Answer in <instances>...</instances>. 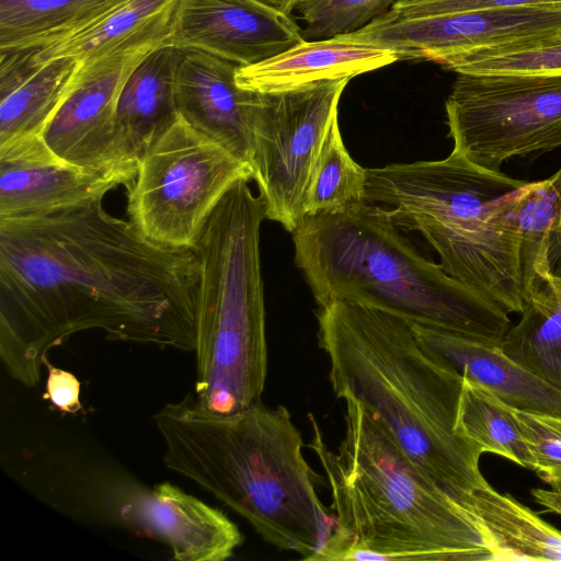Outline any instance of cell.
<instances>
[{
    "mask_svg": "<svg viewBox=\"0 0 561 561\" xmlns=\"http://www.w3.org/2000/svg\"><path fill=\"white\" fill-rule=\"evenodd\" d=\"M102 201L0 219V359L26 387L51 347L85 330L195 351L194 250L153 242Z\"/></svg>",
    "mask_w": 561,
    "mask_h": 561,
    "instance_id": "1",
    "label": "cell"
},
{
    "mask_svg": "<svg viewBox=\"0 0 561 561\" xmlns=\"http://www.w3.org/2000/svg\"><path fill=\"white\" fill-rule=\"evenodd\" d=\"M152 420L168 469L211 493L267 543L316 561L334 517L317 493L319 477L286 407L259 401L215 414L187 394L164 404Z\"/></svg>",
    "mask_w": 561,
    "mask_h": 561,
    "instance_id": "2",
    "label": "cell"
},
{
    "mask_svg": "<svg viewBox=\"0 0 561 561\" xmlns=\"http://www.w3.org/2000/svg\"><path fill=\"white\" fill-rule=\"evenodd\" d=\"M316 317L337 399L360 402L458 504L486 481L482 453L454 430L463 377L425 350L407 320L347 300L318 307Z\"/></svg>",
    "mask_w": 561,
    "mask_h": 561,
    "instance_id": "3",
    "label": "cell"
},
{
    "mask_svg": "<svg viewBox=\"0 0 561 561\" xmlns=\"http://www.w3.org/2000/svg\"><path fill=\"white\" fill-rule=\"evenodd\" d=\"M343 437L329 448L308 413V444L328 479L333 531L316 561L493 560L472 517L357 400L343 399Z\"/></svg>",
    "mask_w": 561,
    "mask_h": 561,
    "instance_id": "4",
    "label": "cell"
},
{
    "mask_svg": "<svg viewBox=\"0 0 561 561\" xmlns=\"http://www.w3.org/2000/svg\"><path fill=\"white\" fill-rule=\"evenodd\" d=\"M291 233L295 264L318 307L359 302L491 343L511 327L506 311L421 255L375 204L305 215Z\"/></svg>",
    "mask_w": 561,
    "mask_h": 561,
    "instance_id": "5",
    "label": "cell"
},
{
    "mask_svg": "<svg viewBox=\"0 0 561 561\" xmlns=\"http://www.w3.org/2000/svg\"><path fill=\"white\" fill-rule=\"evenodd\" d=\"M527 184L451 150L440 160L366 169L365 202L396 227L420 232L448 275L522 313L517 208Z\"/></svg>",
    "mask_w": 561,
    "mask_h": 561,
    "instance_id": "6",
    "label": "cell"
},
{
    "mask_svg": "<svg viewBox=\"0 0 561 561\" xmlns=\"http://www.w3.org/2000/svg\"><path fill=\"white\" fill-rule=\"evenodd\" d=\"M238 180L208 216L194 245L199 266L194 399L232 414L261 401L267 340L260 231L266 209Z\"/></svg>",
    "mask_w": 561,
    "mask_h": 561,
    "instance_id": "7",
    "label": "cell"
},
{
    "mask_svg": "<svg viewBox=\"0 0 561 561\" xmlns=\"http://www.w3.org/2000/svg\"><path fill=\"white\" fill-rule=\"evenodd\" d=\"M32 465L28 481L53 507L160 541L175 560L224 561L243 541L224 512L169 482L150 488L81 454H50Z\"/></svg>",
    "mask_w": 561,
    "mask_h": 561,
    "instance_id": "8",
    "label": "cell"
},
{
    "mask_svg": "<svg viewBox=\"0 0 561 561\" xmlns=\"http://www.w3.org/2000/svg\"><path fill=\"white\" fill-rule=\"evenodd\" d=\"M251 168L183 117L137 159L127 191V215L148 239L174 249H194L208 216Z\"/></svg>",
    "mask_w": 561,
    "mask_h": 561,
    "instance_id": "9",
    "label": "cell"
},
{
    "mask_svg": "<svg viewBox=\"0 0 561 561\" xmlns=\"http://www.w3.org/2000/svg\"><path fill=\"white\" fill-rule=\"evenodd\" d=\"M445 110L453 150L486 170L561 148V75L458 73Z\"/></svg>",
    "mask_w": 561,
    "mask_h": 561,
    "instance_id": "10",
    "label": "cell"
},
{
    "mask_svg": "<svg viewBox=\"0 0 561 561\" xmlns=\"http://www.w3.org/2000/svg\"><path fill=\"white\" fill-rule=\"evenodd\" d=\"M351 79L273 92L251 91L252 180L266 219L293 232L305 216L312 167Z\"/></svg>",
    "mask_w": 561,
    "mask_h": 561,
    "instance_id": "11",
    "label": "cell"
},
{
    "mask_svg": "<svg viewBox=\"0 0 561 561\" xmlns=\"http://www.w3.org/2000/svg\"><path fill=\"white\" fill-rule=\"evenodd\" d=\"M171 16L81 61L70 90L41 134L59 158L93 170L137 167L117 123V102L135 67L168 43Z\"/></svg>",
    "mask_w": 561,
    "mask_h": 561,
    "instance_id": "12",
    "label": "cell"
},
{
    "mask_svg": "<svg viewBox=\"0 0 561 561\" xmlns=\"http://www.w3.org/2000/svg\"><path fill=\"white\" fill-rule=\"evenodd\" d=\"M343 38L394 51L399 59H440L483 49L561 41V7L523 5L435 15L386 12Z\"/></svg>",
    "mask_w": 561,
    "mask_h": 561,
    "instance_id": "13",
    "label": "cell"
},
{
    "mask_svg": "<svg viewBox=\"0 0 561 561\" xmlns=\"http://www.w3.org/2000/svg\"><path fill=\"white\" fill-rule=\"evenodd\" d=\"M137 167L93 170L59 158L42 135L0 144V219L46 214L83 205L124 185Z\"/></svg>",
    "mask_w": 561,
    "mask_h": 561,
    "instance_id": "14",
    "label": "cell"
},
{
    "mask_svg": "<svg viewBox=\"0 0 561 561\" xmlns=\"http://www.w3.org/2000/svg\"><path fill=\"white\" fill-rule=\"evenodd\" d=\"M304 41L290 14L260 0H179L168 43L251 66Z\"/></svg>",
    "mask_w": 561,
    "mask_h": 561,
    "instance_id": "15",
    "label": "cell"
},
{
    "mask_svg": "<svg viewBox=\"0 0 561 561\" xmlns=\"http://www.w3.org/2000/svg\"><path fill=\"white\" fill-rule=\"evenodd\" d=\"M238 67L204 50L179 48L175 102L181 117L251 168V91L237 84Z\"/></svg>",
    "mask_w": 561,
    "mask_h": 561,
    "instance_id": "16",
    "label": "cell"
},
{
    "mask_svg": "<svg viewBox=\"0 0 561 561\" xmlns=\"http://www.w3.org/2000/svg\"><path fill=\"white\" fill-rule=\"evenodd\" d=\"M409 324L425 350L513 408L561 416V389L511 359L499 343L420 323Z\"/></svg>",
    "mask_w": 561,
    "mask_h": 561,
    "instance_id": "17",
    "label": "cell"
},
{
    "mask_svg": "<svg viewBox=\"0 0 561 561\" xmlns=\"http://www.w3.org/2000/svg\"><path fill=\"white\" fill-rule=\"evenodd\" d=\"M39 50L0 49V144L41 135L79 71L71 57L38 61Z\"/></svg>",
    "mask_w": 561,
    "mask_h": 561,
    "instance_id": "18",
    "label": "cell"
},
{
    "mask_svg": "<svg viewBox=\"0 0 561 561\" xmlns=\"http://www.w3.org/2000/svg\"><path fill=\"white\" fill-rule=\"evenodd\" d=\"M397 60L398 55L390 49L336 36L304 41L261 62L239 66L236 81L249 91H282L324 80L352 79Z\"/></svg>",
    "mask_w": 561,
    "mask_h": 561,
    "instance_id": "19",
    "label": "cell"
},
{
    "mask_svg": "<svg viewBox=\"0 0 561 561\" xmlns=\"http://www.w3.org/2000/svg\"><path fill=\"white\" fill-rule=\"evenodd\" d=\"M179 48L165 43L135 67L121 91L116 117L129 156L142 151L179 117L175 69Z\"/></svg>",
    "mask_w": 561,
    "mask_h": 561,
    "instance_id": "20",
    "label": "cell"
},
{
    "mask_svg": "<svg viewBox=\"0 0 561 561\" xmlns=\"http://www.w3.org/2000/svg\"><path fill=\"white\" fill-rule=\"evenodd\" d=\"M459 505L479 526L493 560L561 561V531L488 481L466 493Z\"/></svg>",
    "mask_w": 561,
    "mask_h": 561,
    "instance_id": "21",
    "label": "cell"
},
{
    "mask_svg": "<svg viewBox=\"0 0 561 561\" xmlns=\"http://www.w3.org/2000/svg\"><path fill=\"white\" fill-rule=\"evenodd\" d=\"M127 0H0V49L46 48L89 28Z\"/></svg>",
    "mask_w": 561,
    "mask_h": 561,
    "instance_id": "22",
    "label": "cell"
},
{
    "mask_svg": "<svg viewBox=\"0 0 561 561\" xmlns=\"http://www.w3.org/2000/svg\"><path fill=\"white\" fill-rule=\"evenodd\" d=\"M518 365L561 389V276L549 278L526 301L520 320L499 342Z\"/></svg>",
    "mask_w": 561,
    "mask_h": 561,
    "instance_id": "23",
    "label": "cell"
},
{
    "mask_svg": "<svg viewBox=\"0 0 561 561\" xmlns=\"http://www.w3.org/2000/svg\"><path fill=\"white\" fill-rule=\"evenodd\" d=\"M455 433L483 453L530 469L531 461L513 408L485 387L463 377Z\"/></svg>",
    "mask_w": 561,
    "mask_h": 561,
    "instance_id": "24",
    "label": "cell"
},
{
    "mask_svg": "<svg viewBox=\"0 0 561 561\" xmlns=\"http://www.w3.org/2000/svg\"><path fill=\"white\" fill-rule=\"evenodd\" d=\"M525 305L552 272V238L561 225V198L552 179L528 183L517 208Z\"/></svg>",
    "mask_w": 561,
    "mask_h": 561,
    "instance_id": "25",
    "label": "cell"
},
{
    "mask_svg": "<svg viewBox=\"0 0 561 561\" xmlns=\"http://www.w3.org/2000/svg\"><path fill=\"white\" fill-rule=\"evenodd\" d=\"M365 181L366 169L350 156L336 114L329 125L308 180L305 215L341 213L365 203Z\"/></svg>",
    "mask_w": 561,
    "mask_h": 561,
    "instance_id": "26",
    "label": "cell"
},
{
    "mask_svg": "<svg viewBox=\"0 0 561 561\" xmlns=\"http://www.w3.org/2000/svg\"><path fill=\"white\" fill-rule=\"evenodd\" d=\"M179 0H127L83 32L37 53V60L71 57L84 61L172 15Z\"/></svg>",
    "mask_w": 561,
    "mask_h": 561,
    "instance_id": "27",
    "label": "cell"
},
{
    "mask_svg": "<svg viewBox=\"0 0 561 561\" xmlns=\"http://www.w3.org/2000/svg\"><path fill=\"white\" fill-rule=\"evenodd\" d=\"M437 64L463 75H561V41L474 50Z\"/></svg>",
    "mask_w": 561,
    "mask_h": 561,
    "instance_id": "28",
    "label": "cell"
},
{
    "mask_svg": "<svg viewBox=\"0 0 561 561\" xmlns=\"http://www.w3.org/2000/svg\"><path fill=\"white\" fill-rule=\"evenodd\" d=\"M397 0H301L295 11L306 41L354 33L390 10ZM293 10V11H294Z\"/></svg>",
    "mask_w": 561,
    "mask_h": 561,
    "instance_id": "29",
    "label": "cell"
},
{
    "mask_svg": "<svg viewBox=\"0 0 561 561\" xmlns=\"http://www.w3.org/2000/svg\"><path fill=\"white\" fill-rule=\"evenodd\" d=\"M531 470L553 490H561V416L517 410Z\"/></svg>",
    "mask_w": 561,
    "mask_h": 561,
    "instance_id": "30",
    "label": "cell"
},
{
    "mask_svg": "<svg viewBox=\"0 0 561 561\" xmlns=\"http://www.w3.org/2000/svg\"><path fill=\"white\" fill-rule=\"evenodd\" d=\"M523 5L561 7V0H397L388 12L420 16Z\"/></svg>",
    "mask_w": 561,
    "mask_h": 561,
    "instance_id": "31",
    "label": "cell"
},
{
    "mask_svg": "<svg viewBox=\"0 0 561 561\" xmlns=\"http://www.w3.org/2000/svg\"><path fill=\"white\" fill-rule=\"evenodd\" d=\"M47 367L46 397L60 411L76 413L81 409L80 382L78 378L61 368L51 365L46 357Z\"/></svg>",
    "mask_w": 561,
    "mask_h": 561,
    "instance_id": "32",
    "label": "cell"
},
{
    "mask_svg": "<svg viewBox=\"0 0 561 561\" xmlns=\"http://www.w3.org/2000/svg\"><path fill=\"white\" fill-rule=\"evenodd\" d=\"M534 500L547 511L561 515V490L533 489Z\"/></svg>",
    "mask_w": 561,
    "mask_h": 561,
    "instance_id": "33",
    "label": "cell"
},
{
    "mask_svg": "<svg viewBox=\"0 0 561 561\" xmlns=\"http://www.w3.org/2000/svg\"><path fill=\"white\" fill-rule=\"evenodd\" d=\"M270 7L286 13L290 14L295 7L301 1V0H260Z\"/></svg>",
    "mask_w": 561,
    "mask_h": 561,
    "instance_id": "34",
    "label": "cell"
},
{
    "mask_svg": "<svg viewBox=\"0 0 561 561\" xmlns=\"http://www.w3.org/2000/svg\"><path fill=\"white\" fill-rule=\"evenodd\" d=\"M553 185L561 198V168L551 176ZM556 244H557V255L561 253V225L559 228V231L557 232L556 237Z\"/></svg>",
    "mask_w": 561,
    "mask_h": 561,
    "instance_id": "35",
    "label": "cell"
}]
</instances>
